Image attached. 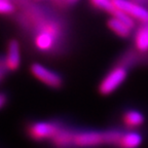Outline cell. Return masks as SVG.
<instances>
[{"mask_svg": "<svg viewBox=\"0 0 148 148\" xmlns=\"http://www.w3.org/2000/svg\"><path fill=\"white\" fill-rule=\"evenodd\" d=\"M90 2L95 7L105 10L107 12H110V14H112V12L115 9L113 0H90Z\"/></svg>", "mask_w": 148, "mask_h": 148, "instance_id": "cell-14", "label": "cell"}, {"mask_svg": "<svg viewBox=\"0 0 148 148\" xmlns=\"http://www.w3.org/2000/svg\"><path fill=\"white\" fill-rule=\"evenodd\" d=\"M142 144V136L138 132H127L121 135L117 146L120 148H138Z\"/></svg>", "mask_w": 148, "mask_h": 148, "instance_id": "cell-9", "label": "cell"}, {"mask_svg": "<svg viewBox=\"0 0 148 148\" xmlns=\"http://www.w3.org/2000/svg\"><path fill=\"white\" fill-rule=\"evenodd\" d=\"M5 71H6V69H2V68H0V81H1V79H2Z\"/></svg>", "mask_w": 148, "mask_h": 148, "instance_id": "cell-19", "label": "cell"}, {"mask_svg": "<svg viewBox=\"0 0 148 148\" xmlns=\"http://www.w3.org/2000/svg\"><path fill=\"white\" fill-rule=\"evenodd\" d=\"M127 76V70L125 66H116L106 74L99 86V92L102 95H110L119 88Z\"/></svg>", "mask_w": 148, "mask_h": 148, "instance_id": "cell-2", "label": "cell"}, {"mask_svg": "<svg viewBox=\"0 0 148 148\" xmlns=\"http://www.w3.org/2000/svg\"><path fill=\"white\" fill-rule=\"evenodd\" d=\"M61 127L55 121H36L28 127V134L35 141H44L53 139Z\"/></svg>", "mask_w": 148, "mask_h": 148, "instance_id": "cell-4", "label": "cell"}, {"mask_svg": "<svg viewBox=\"0 0 148 148\" xmlns=\"http://www.w3.org/2000/svg\"><path fill=\"white\" fill-rule=\"evenodd\" d=\"M113 4L115 8L129 14L135 20H138L143 24L148 23V9L140 4H137L131 0H113Z\"/></svg>", "mask_w": 148, "mask_h": 148, "instance_id": "cell-6", "label": "cell"}, {"mask_svg": "<svg viewBox=\"0 0 148 148\" xmlns=\"http://www.w3.org/2000/svg\"><path fill=\"white\" fill-rule=\"evenodd\" d=\"M5 68L8 71H16L21 65V47L18 40L12 39L7 44L6 55L4 56Z\"/></svg>", "mask_w": 148, "mask_h": 148, "instance_id": "cell-7", "label": "cell"}, {"mask_svg": "<svg viewBox=\"0 0 148 148\" xmlns=\"http://www.w3.org/2000/svg\"><path fill=\"white\" fill-rule=\"evenodd\" d=\"M111 14H112V16H115L118 20H120V21L123 22V23H125L127 26H129L131 29H133V28L135 27V25H136V20H135L133 16H130L129 14L123 12V10H120V9L115 8Z\"/></svg>", "mask_w": 148, "mask_h": 148, "instance_id": "cell-13", "label": "cell"}, {"mask_svg": "<svg viewBox=\"0 0 148 148\" xmlns=\"http://www.w3.org/2000/svg\"><path fill=\"white\" fill-rule=\"evenodd\" d=\"M78 1L79 0H64V2L68 5H73V4H75V3L78 2Z\"/></svg>", "mask_w": 148, "mask_h": 148, "instance_id": "cell-17", "label": "cell"}, {"mask_svg": "<svg viewBox=\"0 0 148 148\" xmlns=\"http://www.w3.org/2000/svg\"><path fill=\"white\" fill-rule=\"evenodd\" d=\"M59 35L58 26L55 24L44 26L35 36V46L41 51H49L55 46Z\"/></svg>", "mask_w": 148, "mask_h": 148, "instance_id": "cell-5", "label": "cell"}, {"mask_svg": "<svg viewBox=\"0 0 148 148\" xmlns=\"http://www.w3.org/2000/svg\"><path fill=\"white\" fill-rule=\"evenodd\" d=\"M74 132L71 130L61 127L55 137L51 139L53 145L58 148H73Z\"/></svg>", "mask_w": 148, "mask_h": 148, "instance_id": "cell-8", "label": "cell"}, {"mask_svg": "<svg viewBox=\"0 0 148 148\" xmlns=\"http://www.w3.org/2000/svg\"><path fill=\"white\" fill-rule=\"evenodd\" d=\"M123 133L118 130L74 132L73 145L78 148H92L101 145H117Z\"/></svg>", "mask_w": 148, "mask_h": 148, "instance_id": "cell-1", "label": "cell"}, {"mask_svg": "<svg viewBox=\"0 0 148 148\" xmlns=\"http://www.w3.org/2000/svg\"><path fill=\"white\" fill-rule=\"evenodd\" d=\"M30 71L32 75L41 81L43 84L51 88H59L63 84V78L58 72L49 69L40 63H34L31 65Z\"/></svg>", "mask_w": 148, "mask_h": 148, "instance_id": "cell-3", "label": "cell"}, {"mask_svg": "<svg viewBox=\"0 0 148 148\" xmlns=\"http://www.w3.org/2000/svg\"><path fill=\"white\" fill-rule=\"evenodd\" d=\"M145 121L143 113L137 110H129L123 114V123L127 127L135 129L141 127Z\"/></svg>", "mask_w": 148, "mask_h": 148, "instance_id": "cell-11", "label": "cell"}, {"mask_svg": "<svg viewBox=\"0 0 148 148\" xmlns=\"http://www.w3.org/2000/svg\"><path fill=\"white\" fill-rule=\"evenodd\" d=\"M14 10V6L9 0H0V14H8Z\"/></svg>", "mask_w": 148, "mask_h": 148, "instance_id": "cell-15", "label": "cell"}, {"mask_svg": "<svg viewBox=\"0 0 148 148\" xmlns=\"http://www.w3.org/2000/svg\"><path fill=\"white\" fill-rule=\"evenodd\" d=\"M7 103V96L5 92H0V110L6 105Z\"/></svg>", "mask_w": 148, "mask_h": 148, "instance_id": "cell-16", "label": "cell"}, {"mask_svg": "<svg viewBox=\"0 0 148 148\" xmlns=\"http://www.w3.org/2000/svg\"><path fill=\"white\" fill-rule=\"evenodd\" d=\"M0 68H2V69H6V68H5L4 57H3V58H1V57H0Z\"/></svg>", "mask_w": 148, "mask_h": 148, "instance_id": "cell-18", "label": "cell"}, {"mask_svg": "<svg viewBox=\"0 0 148 148\" xmlns=\"http://www.w3.org/2000/svg\"><path fill=\"white\" fill-rule=\"evenodd\" d=\"M107 25L110 28L111 31H113L116 35H118L121 38H127L131 35L132 29L115 16H112V18H109Z\"/></svg>", "mask_w": 148, "mask_h": 148, "instance_id": "cell-10", "label": "cell"}, {"mask_svg": "<svg viewBox=\"0 0 148 148\" xmlns=\"http://www.w3.org/2000/svg\"><path fill=\"white\" fill-rule=\"evenodd\" d=\"M135 45L141 53L148 51V25H146V23L138 28L135 35Z\"/></svg>", "mask_w": 148, "mask_h": 148, "instance_id": "cell-12", "label": "cell"}]
</instances>
